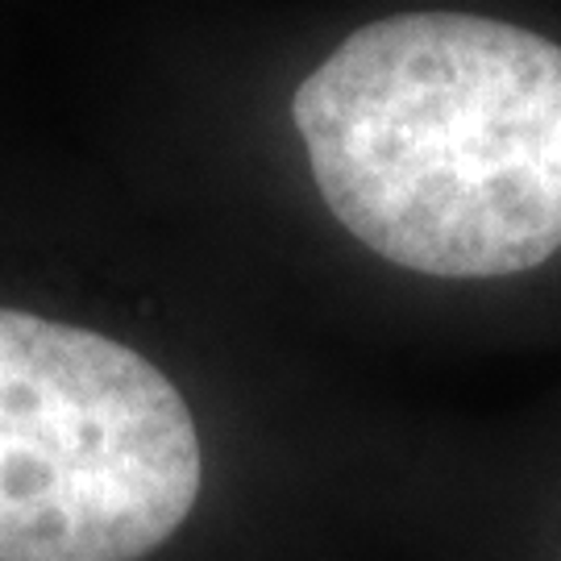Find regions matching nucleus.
Listing matches in <instances>:
<instances>
[{
    "instance_id": "1",
    "label": "nucleus",
    "mask_w": 561,
    "mask_h": 561,
    "mask_svg": "<svg viewBox=\"0 0 561 561\" xmlns=\"http://www.w3.org/2000/svg\"><path fill=\"white\" fill-rule=\"evenodd\" d=\"M291 117L329 213L400 271L524 283L561 266V38L491 13L354 30Z\"/></svg>"
},
{
    "instance_id": "2",
    "label": "nucleus",
    "mask_w": 561,
    "mask_h": 561,
    "mask_svg": "<svg viewBox=\"0 0 561 561\" xmlns=\"http://www.w3.org/2000/svg\"><path fill=\"white\" fill-rule=\"evenodd\" d=\"M201 482L196 421L154 362L0 308V561H141Z\"/></svg>"
}]
</instances>
